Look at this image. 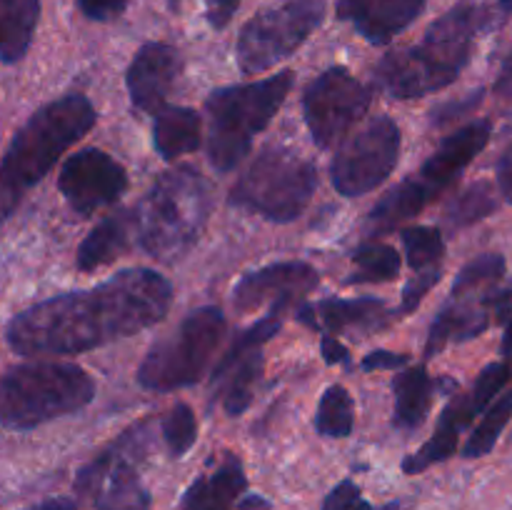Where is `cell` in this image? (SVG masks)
<instances>
[{
  "mask_svg": "<svg viewBox=\"0 0 512 510\" xmlns=\"http://www.w3.org/2000/svg\"><path fill=\"white\" fill-rule=\"evenodd\" d=\"M490 295L488 300L480 305L470 303V298H453V295H450V300L438 310L433 325H430L425 358H435V355H440V350L448 348L450 343H463V340L478 338L480 333H485L490 325L488 308H493V305H490Z\"/></svg>",
  "mask_w": 512,
  "mask_h": 510,
  "instance_id": "cell-19",
  "label": "cell"
},
{
  "mask_svg": "<svg viewBox=\"0 0 512 510\" xmlns=\"http://www.w3.org/2000/svg\"><path fill=\"white\" fill-rule=\"evenodd\" d=\"M125 5H128V0H78L80 13L90 20H100V23L118 18Z\"/></svg>",
  "mask_w": 512,
  "mask_h": 510,
  "instance_id": "cell-37",
  "label": "cell"
},
{
  "mask_svg": "<svg viewBox=\"0 0 512 510\" xmlns=\"http://www.w3.org/2000/svg\"><path fill=\"white\" fill-rule=\"evenodd\" d=\"M318 280V270L308 263H300V260L265 265V268L253 270L238 280L233 290V303L243 313H250L260 305L285 310L293 300L310 293L318 285Z\"/></svg>",
  "mask_w": 512,
  "mask_h": 510,
  "instance_id": "cell-15",
  "label": "cell"
},
{
  "mask_svg": "<svg viewBox=\"0 0 512 510\" xmlns=\"http://www.w3.org/2000/svg\"><path fill=\"white\" fill-rule=\"evenodd\" d=\"M400 235H403L408 265L415 270V273L443 268L445 240L438 228H430V225H415V228H405Z\"/></svg>",
  "mask_w": 512,
  "mask_h": 510,
  "instance_id": "cell-30",
  "label": "cell"
},
{
  "mask_svg": "<svg viewBox=\"0 0 512 510\" xmlns=\"http://www.w3.org/2000/svg\"><path fill=\"white\" fill-rule=\"evenodd\" d=\"M183 70V58L168 43H145L130 63L125 85L135 108L160 113Z\"/></svg>",
  "mask_w": 512,
  "mask_h": 510,
  "instance_id": "cell-16",
  "label": "cell"
},
{
  "mask_svg": "<svg viewBox=\"0 0 512 510\" xmlns=\"http://www.w3.org/2000/svg\"><path fill=\"white\" fill-rule=\"evenodd\" d=\"M133 233H138V218L130 215L128 210L108 215L100 220L78 248V268L83 273H93V270L103 268V265L113 263L120 253H125L130 245Z\"/></svg>",
  "mask_w": 512,
  "mask_h": 510,
  "instance_id": "cell-22",
  "label": "cell"
},
{
  "mask_svg": "<svg viewBox=\"0 0 512 510\" xmlns=\"http://www.w3.org/2000/svg\"><path fill=\"white\" fill-rule=\"evenodd\" d=\"M295 73L283 70L265 80L213 90L208 110V158L220 173H230L248 155L255 135L268 128L288 98Z\"/></svg>",
  "mask_w": 512,
  "mask_h": 510,
  "instance_id": "cell-5",
  "label": "cell"
},
{
  "mask_svg": "<svg viewBox=\"0 0 512 510\" xmlns=\"http://www.w3.org/2000/svg\"><path fill=\"white\" fill-rule=\"evenodd\" d=\"M370 90L350 70L328 68L308 85L303 113L318 148H330L368 113Z\"/></svg>",
  "mask_w": 512,
  "mask_h": 510,
  "instance_id": "cell-13",
  "label": "cell"
},
{
  "mask_svg": "<svg viewBox=\"0 0 512 510\" xmlns=\"http://www.w3.org/2000/svg\"><path fill=\"white\" fill-rule=\"evenodd\" d=\"M28 510H78V503L73 498H50Z\"/></svg>",
  "mask_w": 512,
  "mask_h": 510,
  "instance_id": "cell-44",
  "label": "cell"
},
{
  "mask_svg": "<svg viewBox=\"0 0 512 510\" xmlns=\"http://www.w3.org/2000/svg\"><path fill=\"white\" fill-rule=\"evenodd\" d=\"M410 355L403 353H390V350H373L363 358V370H395V368H403L408 365Z\"/></svg>",
  "mask_w": 512,
  "mask_h": 510,
  "instance_id": "cell-39",
  "label": "cell"
},
{
  "mask_svg": "<svg viewBox=\"0 0 512 510\" xmlns=\"http://www.w3.org/2000/svg\"><path fill=\"white\" fill-rule=\"evenodd\" d=\"M320 353H323L325 363L328 365L348 363L350 360L348 348H345L338 338H333V335H323V340H320Z\"/></svg>",
  "mask_w": 512,
  "mask_h": 510,
  "instance_id": "cell-41",
  "label": "cell"
},
{
  "mask_svg": "<svg viewBox=\"0 0 512 510\" xmlns=\"http://www.w3.org/2000/svg\"><path fill=\"white\" fill-rule=\"evenodd\" d=\"M488 20L485 5L458 3L430 25L418 45L385 55L375 68V83L400 100L448 88L468 65L475 38Z\"/></svg>",
  "mask_w": 512,
  "mask_h": 510,
  "instance_id": "cell-2",
  "label": "cell"
},
{
  "mask_svg": "<svg viewBox=\"0 0 512 510\" xmlns=\"http://www.w3.org/2000/svg\"><path fill=\"white\" fill-rule=\"evenodd\" d=\"M493 135V123L490 120H475L465 125L458 133L448 135L440 143V148L425 160L423 168L405 178L403 183L395 185L383 200L370 213V230L373 233H385V230L398 228L403 220L413 218L415 213L425 208L430 200L438 198L445 188L460 178L465 168L473 163L475 155L485 150Z\"/></svg>",
  "mask_w": 512,
  "mask_h": 510,
  "instance_id": "cell-7",
  "label": "cell"
},
{
  "mask_svg": "<svg viewBox=\"0 0 512 510\" xmlns=\"http://www.w3.org/2000/svg\"><path fill=\"white\" fill-rule=\"evenodd\" d=\"M495 210H498V198H495L493 188L485 180H480L450 200L448 220L453 228H468V225L493 215Z\"/></svg>",
  "mask_w": 512,
  "mask_h": 510,
  "instance_id": "cell-31",
  "label": "cell"
},
{
  "mask_svg": "<svg viewBox=\"0 0 512 510\" xmlns=\"http://www.w3.org/2000/svg\"><path fill=\"white\" fill-rule=\"evenodd\" d=\"M260 375H263V348L248 350L235 363H230L228 368L215 370L213 385L223 388L225 413L243 415L248 410V405L253 403Z\"/></svg>",
  "mask_w": 512,
  "mask_h": 510,
  "instance_id": "cell-24",
  "label": "cell"
},
{
  "mask_svg": "<svg viewBox=\"0 0 512 510\" xmlns=\"http://www.w3.org/2000/svg\"><path fill=\"white\" fill-rule=\"evenodd\" d=\"M145 425L120 435L110 448L90 460L75 478L80 498H90L98 510H150V493L145 490L135 460L143 455Z\"/></svg>",
  "mask_w": 512,
  "mask_h": 510,
  "instance_id": "cell-11",
  "label": "cell"
},
{
  "mask_svg": "<svg viewBox=\"0 0 512 510\" xmlns=\"http://www.w3.org/2000/svg\"><path fill=\"white\" fill-rule=\"evenodd\" d=\"M495 90H498V95H503V98H512V50L508 53V58H505L503 68H500Z\"/></svg>",
  "mask_w": 512,
  "mask_h": 510,
  "instance_id": "cell-43",
  "label": "cell"
},
{
  "mask_svg": "<svg viewBox=\"0 0 512 510\" xmlns=\"http://www.w3.org/2000/svg\"><path fill=\"white\" fill-rule=\"evenodd\" d=\"M510 418H512V388L495 398V403L490 405L485 418L480 420L478 428L473 430V435H470L468 443H465L463 448L465 458H483V455H488L490 450L495 448L500 435H503V430L508 428Z\"/></svg>",
  "mask_w": 512,
  "mask_h": 510,
  "instance_id": "cell-29",
  "label": "cell"
},
{
  "mask_svg": "<svg viewBox=\"0 0 512 510\" xmlns=\"http://www.w3.org/2000/svg\"><path fill=\"white\" fill-rule=\"evenodd\" d=\"M443 278V268L438 270H423V273H415L408 280V285L403 288V303H400L398 315H410L420 303H423L425 295L435 288Z\"/></svg>",
  "mask_w": 512,
  "mask_h": 510,
  "instance_id": "cell-35",
  "label": "cell"
},
{
  "mask_svg": "<svg viewBox=\"0 0 512 510\" xmlns=\"http://www.w3.org/2000/svg\"><path fill=\"white\" fill-rule=\"evenodd\" d=\"M58 188L75 213L93 215L105 205H113L128 190V173L105 150L85 148L65 160Z\"/></svg>",
  "mask_w": 512,
  "mask_h": 510,
  "instance_id": "cell-14",
  "label": "cell"
},
{
  "mask_svg": "<svg viewBox=\"0 0 512 510\" xmlns=\"http://www.w3.org/2000/svg\"><path fill=\"white\" fill-rule=\"evenodd\" d=\"M248 488L243 463L238 455L228 453L213 475H203L185 490L183 510H230Z\"/></svg>",
  "mask_w": 512,
  "mask_h": 510,
  "instance_id": "cell-21",
  "label": "cell"
},
{
  "mask_svg": "<svg viewBox=\"0 0 512 510\" xmlns=\"http://www.w3.org/2000/svg\"><path fill=\"white\" fill-rule=\"evenodd\" d=\"M225 328L228 325L223 310L215 305L188 313L170 338L160 340L148 350L138 368V383L145 390L160 393L195 385L208 370Z\"/></svg>",
  "mask_w": 512,
  "mask_h": 510,
  "instance_id": "cell-8",
  "label": "cell"
},
{
  "mask_svg": "<svg viewBox=\"0 0 512 510\" xmlns=\"http://www.w3.org/2000/svg\"><path fill=\"white\" fill-rule=\"evenodd\" d=\"M475 415H478V410H475L473 400H470V393L455 395V398L448 403V408L443 410V415H440V423L438 428H435L433 438H430L418 453L405 458L403 463L405 473L408 475L423 473V470H428L430 465L443 463V460H448L450 455H455V450H458L460 430H463Z\"/></svg>",
  "mask_w": 512,
  "mask_h": 510,
  "instance_id": "cell-20",
  "label": "cell"
},
{
  "mask_svg": "<svg viewBox=\"0 0 512 510\" xmlns=\"http://www.w3.org/2000/svg\"><path fill=\"white\" fill-rule=\"evenodd\" d=\"M173 303V285L150 268H128L90 290L53 295L15 315L5 340L18 355H73L153 328Z\"/></svg>",
  "mask_w": 512,
  "mask_h": 510,
  "instance_id": "cell-1",
  "label": "cell"
},
{
  "mask_svg": "<svg viewBox=\"0 0 512 510\" xmlns=\"http://www.w3.org/2000/svg\"><path fill=\"white\" fill-rule=\"evenodd\" d=\"M505 268H508V265H505V258L500 253L478 255V258L470 260V263L460 270L450 295H453V298H470V295L490 290V285L503 280Z\"/></svg>",
  "mask_w": 512,
  "mask_h": 510,
  "instance_id": "cell-32",
  "label": "cell"
},
{
  "mask_svg": "<svg viewBox=\"0 0 512 510\" xmlns=\"http://www.w3.org/2000/svg\"><path fill=\"white\" fill-rule=\"evenodd\" d=\"M355 408L353 398L343 385H330L318 403L315 430L325 438H348L353 433Z\"/></svg>",
  "mask_w": 512,
  "mask_h": 510,
  "instance_id": "cell-28",
  "label": "cell"
},
{
  "mask_svg": "<svg viewBox=\"0 0 512 510\" xmlns=\"http://www.w3.org/2000/svg\"><path fill=\"white\" fill-rule=\"evenodd\" d=\"M160 428H163L165 445H168L170 455H175V458L188 453L195 445V438H198V418H195L193 408L188 403H175L163 418Z\"/></svg>",
  "mask_w": 512,
  "mask_h": 510,
  "instance_id": "cell-33",
  "label": "cell"
},
{
  "mask_svg": "<svg viewBox=\"0 0 512 510\" xmlns=\"http://www.w3.org/2000/svg\"><path fill=\"white\" fill-rule=\"evenodd\" d=\"M512 380V365L510 363H490L483 373L475 380L473 390H470V400H473L475 410H485L495 403L493 398H498L503 393V388Z\"/></svg>",
  "mask_w": 512,
  "mask_h": 510,
  "instance_id": "cell-34",
  "label": "cell"
},
{
  "mask_svg": "<svg viewBox=\"0 0 512 510\" xmlns=\"http://www.w3.org/2000/svg\"><path fill=\"white\" fill-rule=\"evenodd\" d=\"M318 188L313 163L293 150L268 148L250 163L230 193V205L253 210L273 223H290L308 208Z\"/></svg>",
  "mask_w": 512,
  "mask_h": 510,
  "instance_id": "cell-9",
  "label": "cell"
},
{
  "mask_svg": "<svg viewBox=\"0 0 512 510\" xmlns=\"http://www.w3.org/2000/svg\"><path fill=\"white\" fill-rule=\"evenodd\" d=\"M323 510H373V505L363 498L358 485L353 480H343L335 485L325 498Z\"/></svg>",
  "mask_w": 512,
  "mask_h": 510,
  "instance_id": "cell-36",
  "label": "cell"
},
{
  "mask_svg": "<svg viewBox=\"0 0 512 510\" xmlns=\"http://www.w3.org/2000/svg\"><path fill=\"white\" fill-rule=\"evenodd\" d=\"M40 0H0V55L13 65L28 53L38 25Z\"/></svg>",
  "mask_w": 512,
  "mask_h": 510,
  "instance_id": "cell-26",
  "label": "cell"
},
{
  "mask_svg": "<svg viewBox=\"0 0 512 510\" xmlns=\"http://www.w3.org/2000/svg\"><path fill=\"white\" fill-rule=\"evenodd\" d=\"M98 113L85 95L70 93L35 110L13 135L0 168V210L10 218L23 195L40 183L60 160L95 125Z\"/></svg>",
  "mask_w": 512,
  "mask_h": 510,
  "instance_id": "cell-3",
  "label": "cell"
},
{
  "mask_svg": "<svg viewBox=\"0 0 512 510\" xmlns=\"http://www.w3.org/2000/svg\"><path fill=\"white\" fill-rule=\"evenodd\" d=\"M298 318L313 330H325L328 335L345 330H373L388 318V308L378 298H328L315 305H303Z\"/></svg>",
  "mask_w": 512,
  "mask_h": 510,
  "instance_id": "cell-18",
  "label": "cell"
},
{
  "mask_svg": "<svg viewBox=\"0 0 512 510\" xmlns=\"http://www.w3.org/2000/svg\"><path fill=\"white\" fill-rule=\"evenodd\" d=\"M240 0H208V23L215 30H223L238 13Z\"/></svg>",
  "mask_w": 512,
  "mask_h": 510,
  "instance_id": "cell-40",
  "label": "cell"
},
{
  "mask_svg": "<svg viewBox=\"0 0 512 510\" xmlns=\"http://www.w3.org/2000/svg\"><path fill=\"white\" fill-rule=\"evenodd\" d=\"M428 0H338V18L373 45H385L415 23Z\"/></svg>",
  "mask_w": 512,
  "mask_h": 510,
  "instance_id": "cell-17",
  "label": "cell"
},
{
  "mask_svg": "<svg viewBox=\"0 0 512 510\" xmlns=\"http://www.w3.org/2000/svg\"><path fill=\"white\" fill-rule=\"evenodd\" d=\"M210 208L213 188L193 165L168 170L138 205L140 245L150 258L175 263L198 243Z\"/></svg>",
  "mask_w": 512,
  "mask_h": 510,
  "instance_id": "cell-4",
  "label": "cell"
},
{
  "mask_svg": "<svg viewBox=\"0 0 512 510\" xmlns=\"http://www.w3.org/2000/svg\"><path fill=\"white\" fill-rule=\"evenodd\" d=\"M323 0H285L245 23L238 35V65L245 75L275 68L295 53L323 23Z\"/></svg>",
  "mask_w": 512,
  "mask_h": 510,
  "instance_id": "cell-10",
  "label": "cell"
},
{
  "mask_svg": "<svg viewBox=\"0 0 512 510\" xmlns=\"http://www.w3.org/2000/svg\"><path fill=\"white\" fill-rule=\"evenodd\" d=\"M200 130H203V120H200L198 110L165 105L160 113H155L153 145L160 158L175 160L200 148V143H203Z\"/></svg>",
  "mask_w": 512,
  "mask_h": 510,
  "instance_id": "cell-23",
  "label": "cell"
},
{
  "mask_svg": "<svg viewBox=\"0 0 512 510\" xmlns=\"http://www.w3.org/2000/svg\"><path fill=\"white\" fill-rule=\"evenodd\" d=\"M238 508L240 510H268L270 503L265 498H260V495H245V498L238 500Z\"/></svg>",
  "mask_w": 512,
  "mask_h": 510,
  "instance_id": "cell-45",
  "label": "cell"
},
{
  "mask_svg": "<svg viewBox=\"0 0 512 510\" xmlns=\"http://www.w3.org/2000/svg\"><path fill=\"white\" fill-rule=\"evenodd\" d=\"M400 128L388 115H378L360 128L330 165L333 185L345 198H358L378 188L393 173L400 158Z\"/></svg>",
  "mask_w": 512,
  "mask_h": 510,
  "instance_id": "cell-12",
  "label": "cell"
},
{
  "mask_svg": "<svg viewBox=\"0 0 512 510\" xmlns=\"http://www.w3.org/2000/svg\"><path fill=\"white\" fill-rule=\"evenodd\" d=\"M498 183H500V193H503V198L512 205V145L503 155H500Z\"/></svg>",
  "mask_w": 512,
  "mask_h": 510,
  "instance_id": "cell-42",
  "label": "cell"
},
{
  "mask_svg": "<svg viewBox=\"0 0 512 510\" xmlns=\"http://www.w3.org/2000/svg\"><path fill=\"white\" fill-rule=\"evenodd\" d=\"M480 100H483V90H475V93H470L465 100H455V103H450V105H440V108L433 110V123L435 125L450 123V120H455L458 115L470 113V110H473Z\"/></svg>",
  "mask_w": 512,
  "mask_h": 510,
  "instance_id": "cell-38",
  "label": "cell"
},
{
  "mask_svg": "<svg viewBox=\"0 0 512 510\" xmlns=\"http://www.w3.org/2000/svg\"><path fill=\"white\" fill-rule=\"evenodd\" d=\"M433 383L425 365H415V368L403 370L395 378V425L403 430H415L425 423L430 413V403H433Z\"/></svg>",
  "mask_w": 512,
  "mask_h": 510,
  "instance_id": "cell-25",
  "label": "cell"
},
{
  "mask_svg": "<svg viewBox=\"0 0 512 510\" xmlns=\"http://www.w3.org/2000/svg\"><path fill=\"white\" fill-rule=\"evenodd\" d=\"M95 398V380L80 365L38 360L10 368L0 383V418L8 430H30L75 413Z\"/></svg>",
  "mask_w": 512,
  "mask_h": 510,
  "instance_id": "cell-6",
  "label": "cell"
},
{
  "mask_svg": "<svg viewBox=\"0 0 512 510\" xmlns=\"http://www.w3.org/2000/svg\"><path fill=\"white\" fill-rule=\"evenodd\" d=\"M353 265L355 270L350 273V278H345V283H388L395 280L400 273V253L393 245L385 243H365L360 245L353 253Z\"/></svg>",
  "mask_w": 512,
  "mask_h": 510,
  "instance_id": "cell-27",
  "label": "cell"
},
{
  "mask_svg": "<svg viewBox=\"0 0 512 510\" xmlns=\"http://www.w3.org/2000/svg\"><path fill=\"white\" fill-rule=\"evenodd\" d=\"M503 355H505V363H510V365H512V313L508 315V323H505Z\"/></svg>",
  "mask_w": 512,
  "mask_h": 510,
  "instance_id": "cell-46",
  "label": "cell"
}]
</instances>
